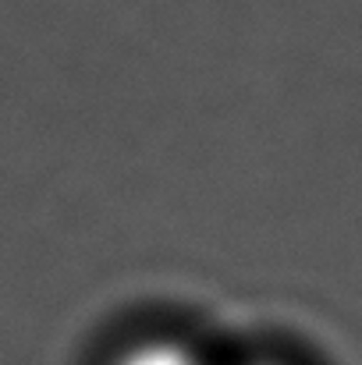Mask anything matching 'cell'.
Listing matches in <instances>:
<instances>
[{"label": "cell", "instance_id": "cell-1", "mask_svg": "<svg viewBox=\"0 0 362 365\" xmlns=\"http://www.w3.org/2000/svg\"><path fill=\"white\" fill-rule=\"evenodd\" d=\"M111 365H210V359L185 337L153 334V337L128 341L111 359Z\"/></svg>", "mask_w": 362, "mask_h": 365}, {"label": "cell", "instance_id": "cell-2", "mask_svg": "<svg viewBox=\"0 0 362 365\" xmlns=\"http://www.w3.org/2000/svg\"><path fill=\"white\" fill-rule=\"evenodd\" d=\"M245 365H284V362H270V359H263V362H245Z\"/></svg>", "mask_w": 362, "mask_h": 365}]
</instances>
